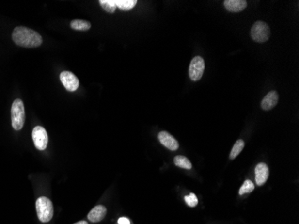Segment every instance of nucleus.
I'll list each match as a JSON object with an SVG mask.
<instances>
[{
	"mask_svg": "<svg viewBox=\"0 0 299 224\" xmlns=\"http://www.w3.org/2000/svg\"><path fill=\"white\" fill-rule=\"evenodd\" d=\"M270 175L269 167L264 162L259 163L255 167V181L258 186H263L268 180Z\"/></svg>",
	"mask_w": 299,
	"mask_h": 224,
	"instance_id": "1a4fd4ad",
	"label": "nucleus"
},
{
	"mask_svg": "<svg viewBox=\"0 0 299 224\" xmlns=\"http://www.w3.org/2000/svg\"><path fill=\"white\" fill-rule=\"evenodd\" d=\"M250 34L254 42L263 43L267 42L270 37V27L268 24L262 21H257L252 25Z\"/></svg>",
	"mask_w": 299,
	"mask_h": 224,
	"instance_id": "20e7f679",
	"label": "nucleus"
},
{
	"mask_svg": "<svg viewBox=\"0 0 299 224\" xmlns=\"http://www.w3.org/2000/svg\"><path fill=\"white\" fill-rule=\"evenodd\" d=\"M106 214H107V208L104 206L99 205V206L94 207L90 211L87 218L90 222L96 224V223H100L105 218Z\"/></svg>",
	"mask_w": 299,
	"mask_h": 224,
	"instance_id": "9d476101",
	"label": "nucleus"
},
{
	"mask_svg": "<svg viewBox=\"0 0 299 224\" xmlns=\"http://www.w3.org/2000/svg\"><path fill=\"white\" fill-rule=\"evenodd\" d=\"M205 68V65L204 59L199 56L194 57V59H192L189 66V77L191 78V80L194 82L199 81L204 75Z\"/></svg>",
	"mask_w": 299,
	"mask_h": 224,
	"instance_id": "39448f33",
	"label": "nucleus"
},
{
	"mask_svg": "<svg viewBox=\"0 0 299 224\" xmlns=\"http://www.w3.org/2000/svg\"><path fill=\"white\" fill-rule=\"evenodd\" d=\"M32 140L34 143L35 147L40 151L46 150L48 143V136H47V131L41 127L37 126L32 130Z\"/></svg>",
	"mask_w": 299,
	"mask_h": 224,
	"instance_id": "423d86ee",
	"label": "nucleus"
},
{
	"mask_svg": "<svg viewBox=\"0 0 299 224\" xmlns=\"http://www.w3.org/2000/svg\"><path fill=\"white\" fill-rule=\"evenodd\" d=\"M99 3L106 12L114 13L117 9L114 0H100Z\"/></svg>",
	"mask_w": 299,
	"mask_h": 224,
	"instance_id": "f3484780",
	"label": "nucleus"
},
{
	"mask_svg": "<svg viewBox=\"0 0 299 224\" xmlns=\"http://www.w3.org/2000/svg\"><path fill=\"white\" fill-rule=\"evenodd\" d=\"M11 120L13 128L20 131L24 128L25 121V110L23 100L16 99L13 102L11 108Z\"/></svg>",
	"mask_w": 299,
	"mask_h": 224,
	"instance_id": "7ed1b4c3",
	"label": "nucleus"
},
{
	"mask_svg": "<svg viewBox=\"0 0 299 224\" xmlns=\"http://www.w3.org/2000/svg\"><path fill=\"white\" fill-rule=\"evenodd\" d=\"M254 189V185L251 180H246L244 184L242 185L240 189H239V195H244L246 194H249L253 191Z\"/></svg>",
	"mask_w": 299,
	"mask_h": 224,
	"instance_id": "a211bd4d",
	"label": "nucleus"
},
{
	"mask_svg": "<svg viewBox=\"0 0 299 224\" xmlns=\"http://www.w3.org/2000/svg\"><path fill=\"white\" fill-rule=\"evenodd\" d=\"M60 81L65 88L69 92H75L79 87V80L72 72L63 71L60 74Z\"/></svg>",
	"mask_w": 299,
	"mask_h": 224,
	"instance_id": "0eeeda50",
	"label": "nucleus"
},
{
	"mask_svg": "<svg viewBox=\"0 0 299 224\" xmlns=\"http://www.w3.org/2000/svg\"><path fill=\"white\" fill-rule=\"evenodd\" d=\"M174 163L175 165L179 167V168H182V169H186V170H191L192 169V163L189 160L182 156V155H177L175 158H174Z\"/></svg>",
	"mask_w": 299,
	"mask_h": 224,
	"instance_id": "4468645a",
	"label": "nucleus"
},
{
	"mask_svg": "<svg viewBox=\"0 0 299 224\" xmlns=\"http://www.w3.org/2000/svg\"><path fill=\"white\" fill-rule=\"evenodd\" d=\"M118 224H130V221L126 217H121L118 219Z\"/></svg>",
	"mask_w": 299,
	"mask_h": 224,
	"instance_id": "aec40b11",
	"label": "nucleus"
},
{
	"mask_svg": "<svg viewBox=\"0 0 299 224\" xmlns=\"http://www.w3.org/2000/svg\"><path fill=\"white\" fill-rule=\"evenodd\" d=\"M278 101H279L278 93L276 91H271L263 99L261 102V106L264 111H270L277 105Z\"/></svg>",
	"mask_w": 299,
	"mask_h": 224,
	"instance_id": "9b49d317",
	"label": "nucleus"
},
{
	"mask_svg": "<svg viewBox=\"0 0 299 224\" xmlns=\"http://www.w3.org/2000/svg\"><path fill=\"white\" fill-rule=\"evenodd\" d=\"M13 42L24 48L40 47L42 44L41 36L34 30L24 26L16 27L12 33Z\"/></svg>",
	"mask_w": 299,
	"mask_h": 224,
	"instance_id": "f257e3e1",
	"label": "nucleus"
},
{
	"mask_svg": "<svg viewBox=\"0 0 299 224\" xmlns=\"http://www.w3.org/2000/svg\"><path fill=\"white\" fill-rule=\"evenodd\" d=\"M158 137L160 144L170 151H176L179 147L178 142L176 141L174 136H171L167 131L159 132Z\"/></svg>",
	"mask_w": 299,
	"mask_h": 224,
	"instance_id": "6e6552de",
	"label": "nucleus"
},
{
	"mask_svg": "<svg viewBox=\"0 0 299 224\" xmlns=\"http://www.w3.org/2000/svg\"><path fill=\"white\" fill-rule=\"evenodd\" d=\"M245 147V142L243 140H237L235 143L234 146L232 148L230 154H229V159L234 160L239 155L243 149Z\"/></svg>",
	"mask_w": 299,
	"mask_h": 224,
	"instance_id": "dca6fc26",
	"label": "nucleus"
},
{
	"mask_svg": "<svg viewBox=\"0 0 299 224\" xmlns=\"http://www.w3.org/2000/svg\"><path fill=\"white\" fill-rule=\"evenodd\" d=\"M114 1H115V5L117 8L123 11H129L131 9H133L137 4L136 0H114Z\"/></svg>",
	"mask_w": 299,
	"mask_h": 224,
	"instance_id": "ddd939ff",
	"label": "nucleus"
},
{
	"mask_svg": "<svg viewBox=\"0 0 299 224\" xmlns=\"http://www.w3.org/2000/svg\"><path fill=\"white\" fill-rule=\"evenodd\" d=\"M185 201L188 204V207H195L198 205V199L194 193H191L190 195L185 196Z\"/></svg>",
	"mask_w": 299,
	"mask_h": 224,
	"instance_id": "6ab92c4d",
	"label": "nucleus"
},
{
	"mask_svg": "<svg viewBox=\"0 0 299 224\" xmlns=\"http://www.w3.org/2000/svg\"><path fill=\"white\" fill-rule=\"evenodd\" d=\"M36 211L38 218L43 224L51 221L54 214L52 202L46 196H41L36 200Z\"/></svg>",
	"mask_w": 299,
	"mask_h": 224,
	"instance_id": "f03ea898",
	"label": "nucleus"
},
{
	"mask_svg": "<svg viewBox=\"0 0 299 224\" xmlns=\"http://www.w3.org/2000/svg\"><path fill=\"white\" fill-rule=\"evenodd\" d=\"M71 28L77 31H88L91 28V23L85 20H74L71 22Z\"/></svg>",
	"mask_w": 299,
	"mask_h": 224,
	"instance_id": "2eb2a0df",
	"label": "nucleus"
},
{
	"mask_svg": "<svg viewBox=\"0 0 299 224\" xmlns=\"http://www.w3.org/2000/svg\"><path fill=\"white\" fill-rule=\"evenodd\" d=\"M89 224L86 221H80V222H77L76 224Z\"/></svg>",
	"mask_w": 299,
	"mask_h": 224,
	"instance_id": "412c9836",
	"label": "nucleus"
},
{
	"mask_svg": "<svg viewBox=\"0 0 299 224\" xmlns=\"http://www.w3.org/2000/svg\"><path fill=\"white\" fill-rule=\"evenodd\" d=\"M247 6L246 0H225L224 6L229 12H240Z\"/></svg>",
	"mask_w": 299,
	"mask_h": 224,
	"instance_id": "f8f14e48",
	"label": "nucleus"
}]
</instances>
